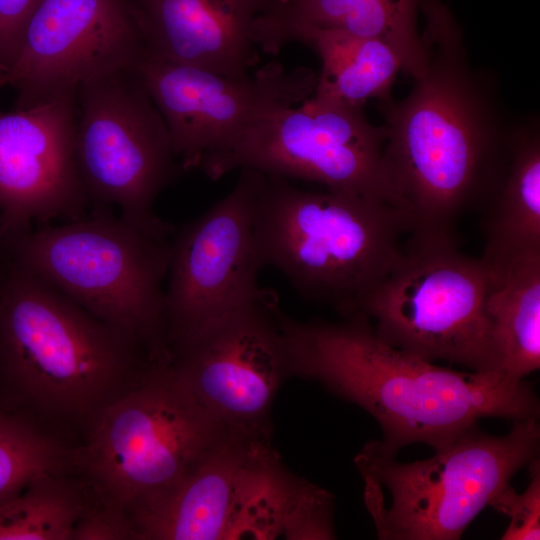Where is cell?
<instances>
[{"label":"cell","instance_id":"17","mask_svg":"<svg viewBox=\"0 0 540 540\" xmlns=\"http://www.w3.org/2000/svg\"><path fill=\"white\" fill-rule=\"evenodd\" d=\"M148 56L245 76L262 0H129Z\"/></svg>","mask_w":540,"mask_h":540},{"label":"cell","instance_id":"1","mask_svg":"<svg viewBox=\"0 0 540 540\" xmlns=\"http://www.w3.org/2000/svg\"><path fill=\"white\" fill-rule=\"evenodd\" d=\"M426 70L401 101H379L384 157L412 215L411 237L455 238L466 211L486 209L498 191L512 127L495 86L472 70L462 30L440 0H423Z\"/></svg>","mask_w":540,"mask_h":540},{"label":"cell","instance_id":"23","mask_svg":"<svg viewBox=\"0 0 540 540\" xmlns=\"http://www.w3.org/2000/svg\"><path fill=\"white\" fill-rule=\"evenodd\" d=\"M29 416L0 404V502L19 493L39 475L75 468L74 451Z\"/></svg>","mask_w":540,"mask_h":540},{"label":"cell","instance_id":"3","mask_svg":"<svg viewBox=\"0 0 540 540\" xmlns=\"http://www.w3.org/2000/svg\"><path fill=\"white\" fill-rule=\"evenodd\" d=\"M3 260L0 375L32 416L87 432L157 361L38 276Z\"/></svg>","mask_w":540,"mask_h":540},{"label":"cell","instance_id":"18","mask_svg":"<svg viewBox=\"0 0 540 540\" xmlns=\"http://www.w3.org/2000/svg\"><path fill=\"white\" fill-rule=\"evenodd\" d=\"M423 0H289L260 14L252 27L255 45L277 53L303 26L336 28L382 40L399 55L414 79L426 70V52L416 25Z\"/></svg>","mask_w":540,"mask_h":540},{"label":"cell","instance_id":"22","mask_svg":"<svg viewBox=\"0 0 540 540\" xmlns=\"http://www.w3.org/2000/svg\"><path fill=\"white\" fill-rule=\"evenodd\" d=\"M83 488L64 473H45L0 502V540H71L89 506Z\"/></svg>","mask_w":540,"mask_h":540},{"label":"cell","instance_id":"19","mask_svg":"<svg viewBox=\"0 0 540 540\" xmlns=\"http://www.w3.org/2000/svg\"><path fill=\"white\" fill-rule=\"evenodd\" d=\"M485 211V247L481 260L493 271L540 250L538 123L527 122L511 129L507 168Z\"/></svg>","mask_w":540,"mask_h":540},{"label":"cell","instance_id":"11","mask_svg":"<svg viewBox=\"0 0 540 540\" xmlns=\"http://www.w3.org/2000/svg\"><path fill=\"white\" fill-rule=\"evenodd\" d=\"M385 142L384 126H373L362 106L312 97L300 106L270 113L199 168L212 180L249 168L315 182L409 212L388 169Z\"/></svg>","mask_w":540,"mask_h":540},{"label":"cell","instance_id":"14","mask_svg":"<svg viewBox=\"0 0 540 540\" xmlns=\"http://www.w3.org/2000/svg\"><path fill=\"white\" fill-rule=\"evenodd\" d=\"M262 179V172L241 169L230 193L175 230L164 293L170 357L261 288L254 212Z\"/></svg>","mask_w":540,"mask_h":540},{"label":"cell","instance_id":"26","mask_svg":"<svg viewBox=\"0 0 540 540\" xmlns=\"http://www.w3.org/2000/svg\"><path fill=\"white\" fill-rule=\"evenodd\" d=\"M41 0H0V77L15 62L27 23Z\"/></svg>","mask_w":540,"mask_h":540},{"label":"cell","instance_id":"24","mask_svg":"<svg viewBox=\"0 0 540 540\" xmlns=\"http://www.w3.org/2000/svg\"><path fill=\"white\" fill-rule=\"evenodd\" d=\"M530 482L517 493L509 484L491 502L490 507L504 513L510 522L502 540H538L540 538V461L528 464Z\"/></svg>","mask_w":540,"mask_h":540},{"label":"cell","instance_id":"7","mask_svg":"<svg viewBox=\"0 0 540 540\" xmlns=\"http://www.w3.org/2000/svg\"><path fill=\"white\" fill-rule=\"evenodd\" d=\"M538 418L494 436L478 425L427 459L401 462L379 440L355 457L364 501L381 540H458L475 517L539 457Z\"/></svg>","mask_w":540,"mask_h":540},{"label":"cell","instance_id":"15","mask_svg":"<svg viewBox=\"0 0 540 540\" xmlns=\"http://www.w3.org/2000/svg\"><path fill=\"white\" fill-rule=\"evenodd\" d=\"M146 54L129 0H41L0 88L16 90L15 109L30 108L86 80L134 69Z\"/></svg>","mask_w":540,"mask_h":540},{"label":"cell","instance_id":"28","mask_svg":"<svg viewBox=\"0 0 540 540\" xmlns=\"http://www.w3.org/2000/svg\"><path fill=\"white\" fill-rule=\"evenodd\" d=\"M3 277H4V260L2 258L1 253H0V290H1V286H2Z\"/></svg>","mask_w":540,"mask_h":540},{"label":"cell","instance_id":"9","mask_svg":"<svg viewBox=\"0 0 540 540\" xmlns=\"http://www.w3.org/2000/svg\"><path fill=\"white\" fill-rule=\"evenodd\" d=\"M494 272L460 252L456 239L410 238L359 313L389 345L430 362L500 372L487 300Z\"/></svg>","mask_w":540,"mask_h":540},{"label":"cell","instance_id":"13","mask_svg":"<svg viewBox=\"0 0 540 540\" xmlns=\"http://www.w3.org/2000/svg\"><path fill=\"white\" fill-rule=\"evenodd\" d=\"M167 126L183 170L231 147L253 124L304 102L317 77L305 67L267 63L254 75L228 76L146 56L134 68Z\"/></svg>","mask_w":540,"mask_h":540},{"label":"cell","instance_id":"25","mask_svg":"<svg viewBox=\"0 0 540 540\" xmlns=\"http://www.w3.org/2000/svg\"><path fill=\"white\" fill-rule=\"evenodd\" d=\"M135 540L132 523L120 508L94 500L77 521L71 540Z\"/></svg>","mask_w":540,"mask_h":540},{"label":"cell","instance_id":"12","mask_svg":"<svg viewBox=\"0 0 540 540\" xmlns=\"http://www.w3.org/2000/svg\"><path fill=\"white\" fill-rule=\"evenodd\" d=\"M284 318L276 293L260 288L171 353L181 384L230 435L270 439L275 397L294 376Z\"/></svg>","mask_w":540,"mask_h":540},{"label":"cell","instance_id":"27","mask_svg":"<svg viewBox=\"0 0 540 540\" xmlns=\"http://www.w3.org/2000/svg\"><path fill=\"white\" fill-rule=\"evenodd\" d=\"M289 0H262L265 9L262 13L286 4Z\"/></svg>","mask_w":540,"mask_h":540},{"label":"cell","instance_id":"4","mask_svg":"<svg viewBox=\"0 0 540 540\" xmlns=\"http://www.w3.org/2000/svg\"><path fill=\"white\" fill-rule=\"evenodd\" d=\"M411 214L344 191H310L267 175L256 198L254 237L262 268L281 272L303 298L357 314L403 253Z\"/></svg>","mask_w":540,"mask_h":540},{"label":"cell","instance_id":"20","mask_svg":"<svg viewBox=\"0 0 540 540\" xmlns=\"http://www.w3.org/2000/svg\"><path fill=\"white\" fill-rule=\"evenodd\" d=\"M293 41L309 45L321 58L313 97L349 106H362L370 98L392 99L391 89L403 63L382 40L308 25L290 35L288 43Z\"/></svg>","mask_w":540,"mask_h":540},{"label":"cell","instance_id":"6","mask_svg":"<svg viewBox=\"0 0 540 540\" xmlns=\"http://www.w3.org/2000/svg\"><path fill=\"white\" fill-rule=\"evenodd\" d=\"M172 237L144 231L112 209H90L14 235L0 242V252L168 363L164 293Z\"/></svg>","mask_w":540,"mask_h":540},{"label":"cell","instance_id":"2","mask_svg":"<svg viewBox=\"0 0 540 540\" xmlns=\"http://www.w3.org/2000/svg\"><path fill=\"white\" fill-rule=\"evenodd\" d=\"M294 376L319 382L368 412L388 451L423 443L451 444L482 418H538L539 399L525 381L500 372L442 367L381 340L362 314L341 323L285 316Z\"/></svg>","mask_w":540,"mask_h":540},{"label":"cell","instance_id":"16","mask_svg":"<svg viewBox=\"0 0 540 540\" xmlns=\"http://www.w3.org/2000/svg\"><path fill=\"white\" fill-rule=\"evenodd\" d=\"M76 91L0 113V242L90 210L76 157Z\"/></svg>","mask_w":540,"mask_h":540},{"label":"cell","instance_id":"10","mask_svg":"<svg viewBox=\"0 0 540 540\" xmlns=\"http://www.w3.org/2000/svg\"><path fill=\"white\" fill-rule=\"evenodd\" d=\"M76 157L90 209H112L140 229L172 235L153 211L180 170L164 119L134 69L76 91Z\"/></svg>","mask_w":540,"mask_h":540},{"label":"cell","instance_id":"8","mask_svg":"<svg viewBox=\"0 0 540 540\" xmlns=\"http://www.w3.org/2000/svg\"><path fill=\"white\" fill-rule=\"evenodd\" d=\"M229 435L168 363H154L96 417L75 468L96 501L128 515L175 488Z\"/></svg>","mask_w":540,"mask_h":540},{"label":"cell","instance_id":"5","mask_svg":"<svg viewBox=\"0 0 540 540\" xmlns=\"http://www.w3.org/2000/svg\"><path fill=\"white\" fill-rule=\"evenodd\" d=\"M138 540L334 539V497L270 439L229 435L175 488L129 515Z\"/></svg>","mask_w":540,"mask_h":540},{"label":"cell","instance_id":"21","mask_svg":"<svg viewBox=\"0 0 540 540\" xmlns=\"http://www.w3.org/2000/svg\"><path fill=\"white\" fill-rule=\"evenodd\" d=\"M493 272L487 311L500 371L511 380L521 381L540 368V250Z\"/></svg>","mask_w":540,"mask_h":540}]
</instances>
